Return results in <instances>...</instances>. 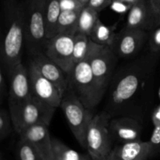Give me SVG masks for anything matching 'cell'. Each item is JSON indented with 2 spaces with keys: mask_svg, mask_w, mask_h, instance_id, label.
<instances>
[{
  "mask_svg": "<svg viewBox=\"0 0 160 160\" xmlns=\"http://www.w3.org/2000/svg\"><path fill=\"white\" fill-rule=\"evenodd\" d=\"M148 39L146 31L133 28H124L117 33L114 42L111 45L118 58L128 59L137 56Z\"/></svg>",
  "mask_w": 160,
  "mask_h": 160,
  "instance_id": "cell-11",
  "label": "cell"
},
{
  "mask_svg": "<svg viewBox=\"0 0 160 160\" xmlns=\"http://www.w3.org/2000/svg\"><path fill=\"white\" fill-rule=\"evenodd\" d=\"M91 38L87 34L77 33L75 34L73 45V64L86 59L90 48ZM74 66V65H73Z\"/></svg>",
  "mask_w": 160,
  "mask_h": 160,
  "instance_id": "cell-23",
  "label": "cell"
},
{
  "mask_svg": "<svg viewBox=\"0 0 160 160\" xmlns=\"http://www.w3.org/2000/svg\"><path fill=\"white\" fill-rule=\"evenodd\" d=\"M152 121L154 127L160 125V104L154 109L152 114Z\"/></svg>",
  "mask_w": 160,
  "mask_h": 160,
  "instance_id": "cell-33",
  "label": "cell"
},
{
  "mask_svg": "<svg viewBox=\"0 0 160 160\" xmlns=\"http://www.w3.org/2000/svg\"><path fill=\"white\" fill-rule=\"evenodd\" d=\"M148 43L150 52L160 54V26L152 30L148 38Z\"/></svg>",
  "mask_w": 160,
  "mask_h": 160,
  "instance_id": "cell-28",
  "label": "cell"
},
{
  "mask_svg": "<svg viewBox=\"0 0 160 160\" xmlns=\"http://www.w3.org/2000/svg\"><path fill=\"white\" fill-rule=\"evenodd\" d=\"M8 74L9 76V87L7 98L9 110L12 118L23 105L31 99L32 92L28 69L23 63L16 66Z\"/></svg>",
  "mask_w": 160,
  "mask_h": 160,
  "instance_id": "cell-9",
  "label": "cell"
},
{
  "mask_svg": "<svg viewBox=\"0 0 160 160\" xmlns=\"http://www.w3.org/2000/svg\"><path fill=\"white\" fill-rule=\"evenodd\" d=\"M68 76V88L74 92L86 108L93 110L100 103L106 91L101 87L87 58L74 64Z\"/></svg>",
  "mask_w": 160,
  "mask_h": 160,
  "instance_id": "cell-3",
  "label": "cell"
},
{
  "mask_svg": "<svg viewBox=\"0 0 160 160\" xmlns=\"http://www.w3.org/2000/svg\"><path fill=\"white\" fill-rule=\"evenodd\" d=\"M48 127L45 123H38L19 134L20 138L26 139L35 147L43 160H53L52 138L50 136Z\"/></svg>",
  "mask_w": 160,
  "mask_h": 160,
  "instance_id": "cell-14",
  "label": "cell"
},
{
  "mask_svg": "<svg viewBox=\"0 0 160 160\" xmlns=\"http://www.w3.org/2000/svg\"><path fill=\"white\" fill-rule=\"evenodd\" d=\"M31 60L35 64L39 72L52 82L63 95L68 88V76L63 70L43 52L31 56Z\"/></svg>",
  "mask_w": 160,
  "mask_h": 160,
  "instance_id": "cell-15",
  "label": "cell"
},
{
  "mask_svg": "<svg viewBox=\"0 0 160 160\" xmlns=\"http://www.w3.org/2000/svg\"><path fill=\"white\" fill-rule=\"evenodd\" d=\"M5 34L0 48L1 66L9 73L22 63L25 47V17L23 0H3Z\"/></svg>",
  "mask_w": 160,
  "mask_h": 160,
  "instance_id": "cell-2",
  "label": "cell"
},
{
  "mask_svg": "<svg viewBox=\"0 0 160 160\" xmlns=\"http://www.w3.org/2000/svg\"><path fill=\"white\" fill-rule=\"evenodd\" d=\"M28 69L32 95L53 107H60L63 95L59 88L39 72L32 60L29 62Z\"/></svg>",
  "mask_w": 160,
  "mask_h": 160,
  "instance_id": "cell-12",
  "label": "cell"
},
{
  "mask_svg": "<svg viewBox=\"0 0 160 160\" xmlns=\"http://www.w3.org/2000/svg\"><path fill=\"white\" fill-rule=\"evenodd\" d=\"M6 73L5 69L1 66L0 68V100L1 103H2L5 98H8V94H9V89H8L7 84H6Z\"/></svg>",
  "mask_w": 160,
  "mask_h": 160,
  "instance_id": "cell-31",
  "label": "cell"
},
{
  "mask_svg": "<svg viewBox=\"0 0 160 160\" xmlns=\"http://www.w3.org/2000/svg\"><path fill=\"white\" fill-rule=\"evenodd\" d=\"M16 152L17 160H43L35 147L23 138L17 142Z\"/></svg>",
  "mask_w": 160,
  "mask_h": 160,
  "instance_id": "cell-24",
  "label": "cell"
},
{
  "mask_svg": "<svg viewBox=\"0 0 160 160\" xmlns=\"http://www.w3.org/2000/svg\"><path fill=\"white\" fill-rule=\"evenodd\" d=\"M133 4L123 1V0H112L110 8L112 10L119 13H125L127 12H129Z\"/></svg>",
  "mask_w": 160,
  "mask_h": 160,
  "instance_id": "cell-30",
  "label": "cell"
},
{
  "mask_svg": "<svg viewBox=\"0 0 160 160\" xmlns=\"http://www.w3.org/2000/svg\"><path fill=\"white\" fill-rule=\"evenodd\" d=\"M109 129L114 143H127L141 140L143 124L138 117L117 116L111 118Z\"/></svg>",
  "mask_w": 160,
  "mask_h": 160,
  "instance_id": "cell-13",
  "label": "cell"
},
{
  "mask_svg": "<svg viewBox=\"0 0 160 160\" xmlns=\"http://www.w3.org/2000/svg\"><path fill=\"white\" fill-rule=\"evenodd\" d=\"M61 10H79L86 6L81 0H59Z\"/></svg>",
  "mask_w": 160,
  "mask_h": 160,
  "instance_id": "cell-29",
  "label": "cell"
},
{
  "mask_svg": "<svg viewBox=\"0 0 160 160\" xmlns=\"http://www.w3.org/2000/svg\"><path fill=\"white\" fill-rule=\"evenodd\" d=\"M158 95H159V98L160 100V87H159V92H158Z\"/></svg>",
  "mask_w": 160,
  "mask_h": 160,
  "instance_id": "cell-35",
  "label": "cell"
},
{
  "mask_svg": "<svg viewBox=\"0 0 160 160\" xmlns=\"http://www.w3.org/2000/svg\"><path fill=\"white\" fill-rule=\"evenodd\" d=\"M149 159V142L138 140L116 144L106 160H148Z\"/></svg>",
  "mask_w": 160,
  "mask_h": 160,
  "instance_id": "cell-16",
  "label": "cell"
},
{
  "mask_svg": "<svg viewBox=\"0 0 160 160\" xmlns=\"http://www.w3.org/2000/svg\"><path fill=\"white\" fill-rule=\"evenodd\" d=\"M117 25L116 23L113 26H107L99 18L92 30L90 35L91 40L98 45L111 46L117 35L115 32Z\"/></svg>",
  "mask_w": 160,
  "mask_h": 160,
  "instance_id": "cell-19",
  "label": "cell"
},
{
  "mask_svg": "<svg viewBox=\"0 0 160 160\" xmlns=\"http://www.w3.org/2000/svg\"><path fill=\"white\" fill-rule=\"evenodd\" d=\"M79 10H61L57 26V34H77Z\"/></svg>",
  "mask_w": 160,
  "mask_h": 160,
  "instance_id": "cell-21",
  "label": "cell"
},
{
  "mask_svg": "<svg viewBox=\"0 0 160 160\" xmlns=\"http://www.w3.org/2000/svg\"><path fill=\"white\" fill-rule=\"evenodd\" d=\"M47 0H23L25 48L31 56L44 51L46 38L45 6Z\"/></svg>",
  "mask_w": 160,
  "mask_h": 160,
  "instance_id": "cell-4",
  "label": "cell"
},
{
  "mask_svg": "<svg viewBox=\"0 0 160 160\" xmlns=\"http://www.w3.org/2000/svg\"><path fill=\"white\" fill-rule=\"evenodd\" d=\"M123 1H126L128 2L131 3V4H134V3H135L136 2H138V0H123Z\"/></svg>",
  "mask_w": 160,
  "mask_h": 160,
  "instance_id": "cell-34",
  "label": "cell"
},
{
  "mask_svg": "<svg viewBox=\"0 0 160 160\" xmlns=\"http://www.w3.org/2000/svg\"><path fill=\"white\" fill-rule=\"evenodd\" d=\"M75 34H57L47 39L43 52L69 74L73 67Z\"/></svg>",
  "mask_w": 160,
  "mask_h": 160,
  "instance_id": "cell-10",
  "label": "cell"
},
{
  "mask_svg": "<svg viewBox=\"0 0 160 160\" xmlns=\"http://www.w3.org/2000/svg\"><path fill=\"white\" fill-rule=\"evenodd\" d=\"M150 159L160 155V125L155 126L150 140Z\"/></svg>",
  "mask_w": 160,
  "mask_h": 160,
  "instance_id": "cell-26",
  "label": "cell"
},
{
  "mask_svg": "<svg viewBox=\"0 0 160 160\" xmlns=\"http://www.w3.org/2000/svg\"><path fill=\"white\" fill-rule=\"evenodd\" d=\"M98 13L99 12L86 5L80 13L77 33H82L90 37L92 30L96 24L97 20L99 19Z\"/></svg>",
  "mask_w": 160,
  "mask_h": 160,
  "instance_id": "cell-22",
  "label": "cell"
},
{
  "mask_svg": "<svg viewBox=\"0 0 160 160\" xmlns=\"http://www.w3.org/2000/svg\"><path fill=\"white\" fill-rule=\"evenodd\" d=\"M125 27L146 31L154 29L148 0H138L133 4L128 12Z\"/></svg>",
  "mask_w": 160,
  "mask_h": 160,
  "instance_id": "cell-17",
  "label": "cell"
},
{
  "mask_svg": "<svg viewBox=\"0 0 160 160\" xmlns=\"http://www.w3.org/2000/svg\"><path fill=\"white\" fill-rule=\"evenodd\" d=\"M0 160H6V159H5L2 156H1V159H0Z\"/></svg>",
  "mask_w": 160,
  "mask_h": 160,
  "instance_id": "cell-36",
  "label": "cell"
},
{
  "mask_svg": "<svg viewBox=\"0 0 160 160\" xmlns=\"http://www.w3.org/2000/svg\"><path fill=\"white\" fill-rule=\"evenodd\" d=\"M56 110V107L32 95L31 99L12 118L14 130L19 134L27 128L38 123H45L49 126Z\"/></svg>",
  "mask_w": 160,
  "mask_h": 160,
  "instance_id": "cell-8",
  "label": "cell"
},
{
  "mask_svg": "<svg viewBox=\"0 0 160 160\" xmlns=\"http://www.w3.org/2000/svg\"><path fill=\"white\" fill-rule=\"evenodd\" d=\"M159 57L160 54L149 52L116 70L107 89L105 111L112 117H134L133 105L152 75Z\"/></svg>",
  "mask_w": 160,
  "mask_h": 160,
  "instance_id": "cell-1",
  "label": "cell"
},
{
  "mask_svg": "<svg viewBox=\"0 0 160 160\" xmlns=\"http://www.w3.org/2000/svg\"><path fill=\"white\" fill-rule=\"evenodd\" d=\"M112 116L106 111L95 114L86 133V149L93 160H106L113 147L109 129Z\"/></svg>",
  "mask_w": 160,
  "mask_h": 160,
  "instance_id": "cell-6",
  "label": "cell"
},
{
  "mask_svg": "<svg viewBox=\"0 0 160 160\" xmlns=\"http://www.w3.org/2000/svg\"><path fill=\"white\" fill-rule=\"evenodd\" d=\"M61 13L59 0H47L45 6V28L47 39L57 34V26Z\"/></svg>",
  "mask_w": 160,
  "mask_h": 160,
  "instance_id": "cell-18",
  "label": "cell"
},
{
  "mask_svg": "<svg viewBox=\"0 0 160 160\" xmlns=\"http://www.w3.org/2000/svg\"><path fill=\"white\" fill-rule=\"evenodd\" d=\"M154 29L160 26V0H148Z\"/></svg>",
  "mask_w": 160,
  "mask_h": 160,
  "instance_id": "cell-27",
  "label": "cell"
},
{
  "mask_svg": "<svg viewBox=\"0 0 160 160\" xmlns=\"http://www.w3.org/2000/svg\"><path fill=\"white\" fill-rule=\"evenodd\" d=\"M86 58L98 84L107 91L116 71L119 58L110 46L98 45L92 41Z\"/></svg>",
  "mask_w": 160,
  "mask_h": 160,
  "instance_id": "cell-7",
  "label": "cell"
},
{
  "mask_svg": "<svg viewBox=\"0 0 160 160\" xmlns=\"http://www.w3.org/2000/svg\"><path fill=\"white\" fill-rule=\"evenodd\" d=\"M52 142L53 160H93L89 155L80 154L59 139L52 138Z\"/></svg>",
  "mask_w": 160,
  "mask_h": 160,
  "instance_id": "cell-20",
  "label": "cell"
},
{
  "mask_svg": "<svg viewBox=\"0 0 160 160\" xmlns=\"http://www.w3.org/2000/svg\"><path fill=\"white\" fill-rule=\"evenodd\" d=\"M70 131L81 147L86 149V133L94 117L92 110L84 106L76 94L67 88L60 104Z\"/></svg>",
  "mask_w": 160,
  "mask_h": 160,
  "instance_id": "cell-5",
  "label": "cell"
},
{
  "mask_svg": "<svg viewBox=\"0 0 160 160\" xmlns=\"http://www.w3.org/2000/svg\"><path fill=\"white\" fill-rule=\"evenodd\" d=\"M112 2V0H88L87 5L100 12L107 6H110Z\"/></svg>",
  "mask_w": 160,
  "mask_h": 160,
  "instance_id": "cell-32",
  "label": "cell"
},
{
  "mask_svg": "<svg viewBox=\"0 0 160 160\" xmlns=\"http://www.w3.org/2000/svg\"><path fill=\"white\" fill-rule=\"evenodd\" d=\"M12 131L15 130L9 110L2 109L0 111V140L7 138Z\"/></svg>",
  "mask_w": 160,
  "mask_h": 160,
  "instance_id": "cell-25",
  "label": "cell"
}]
</instances>
